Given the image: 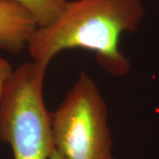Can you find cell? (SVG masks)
<instances>
[{
	"label": "cell",
	"instance_id": "cell-1",
	"mask_svg": "<svg viewBox=\"0 0 159 159\" xmlns=\"http://www.w3.org/2000/svg\"><path fill=\"white\" fill-rule=\"evenodd\" d=\"M144 13L142 0H70L54 21L37 28L27 51L31 60L48 66L65 50H89L109 74L122 77L131 64L119 38L135 32Z\"/></svg>",
	"mask_w": 159,
	"mask_h": 159
},
{
	"label": "cell",
	"instance_id": "cell-2",
	"mask_svg": "<svg viewBox=\"0 0 159 159\" xmlns=\"http://www.w3.org/2000/svg\"><path fill=\"white\" fill-rule=\"evenodd\" d=\"M48 66L30 60L13 69L0 95V142L14 159H49L54 148L51 113L43 100Z\"/></svg>",
	"mask_w": 159,
	"mask_h": 159
},
{
	"label": "cell",
	"instance_id": "cell-3",
	"mask_svg": "<svg viewBox=\"0 0 159 159\" xmlns=\"http://www.w3.org/2000/svg\"><path fill=\"white\" fill-rule=\"evenodd\" d=\"M51 131L54 148L64 159H114L107 104L84 72L51 113Z\"/></svg>",
	"mask_w": 159,
	"mask_h": 159
},
{
	"label": "cell",
	"instance_id": "cell-4",
	"mask_svg": "<svg viewBox=\"0 0 159 159\" xmlns=\"http://www.w3.org/2000/svg\"><path fill=\"white\" fill-rule=\"evenodd\" d=\"M38 25L26 8L13 0H0V50L20 54L27 50Z\"/></svg>",
	"mask_w": 159,
	"mask_h": 159
},
{
	"label": "cell",
	"instance_id": "cell-5",
	"mask_svg": "<svg viewBox=\"0 0 159 159\" xmlns=\"http://www.w3.org/2000/svg\"><path fill=\"white\" fill-rule=\"evenodd\" d=\"M33 15L38 27H45L56 20L70 0H13Z\"/></svg>",
	"mask_w": 159,
	"mask_h": 159
},
{
	"label": "cell",
	"instance_id": "cell-6",
	"mask_svg": "<svg viewBox=\"0 0 159 159\" xmlns=\"http://www.w3.org/2000/svg\"><path fill=\"white\" fill-rule=\"evenodd\" d=\"M13 68L10 62L5 57L0 56V95L5 88L7 80L12 73Z\"/></svg>",
	"mask_w": 159,
	"mask_h": 159
},
{
	"label": "cell",
	"instance_id": "cell-7",
	"mask_svg": "<svg viewBox=\"0 0 159 159\" xmlns=\"http://www.w3.org/2000/svg\"><path fill=\"white\" fill-rule=\"evenodd\" d=\"M49 159H64V157L57 152L55 148H53V150H52V152H51V156H50V158Z\"/></svg>",
	"mask_w": 159,
	"mask_h": 159
}]
</instances>
